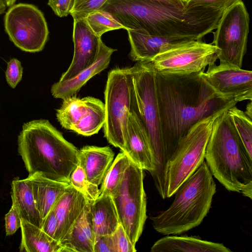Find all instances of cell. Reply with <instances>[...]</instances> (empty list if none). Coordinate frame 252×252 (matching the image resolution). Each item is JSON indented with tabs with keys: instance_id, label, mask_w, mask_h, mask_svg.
I'll list each match as a JSON object with an SVG mask.
<instances>
[{
	"instance_id": "cell-13",
	"label": "cell",
	"mask_w": 252,
	"mask_h": 252,
	"mask_svg": "<svg viewBox=\"0 0 252 252\" xmlns=\"http://www.w3.org/2000/svg\"><path fill=\"white\" fill-rule=\"evenodd\" d=\"M57 118L63 127L85 136L97 133L105 120L104 104L99 99L72 96L63 99L57 110Z\"/></svg>"
},
{
	"instance_id": "cell-41",
	"label": "cell",
	"mask_w": 252,
	"mask_h": 252,
	"mask_svg": "<svg viewBox=\"0 0 252 252\" xmlns=\"http://www.w3.org/2000/svg\"><path fill=\"white\" fill-rule=\"evenodd\" d=\"M245 113L251 119H252V102L250 101L247 104Z\"/></svg>"
},
{
	"instance_id": "cell-16",
	"label": "cell",
	"mask_w": 252,
	"mask_h": 252,
	"mask_svg": "<svg viewBox=\"0 0 252 252\" xmlns=\"http://www.w3.org/2000/svg\"><path fill=\"white\" fill-rule=\"evenodd\" d=\"M131 161L152 174L155 170L154 157L146 131L136 113L132 110L127 121L124 152Z\"/></svg>"
},
{
	"instance_id": "cell-33",
	"label": "cell",
	"mask_w": 252,
	"mask_h": 252,
	"mask_svg": "<svg viewBox=\"0 0 252 252\" xmlns=\"http://www.w3.org/2000/svg\"><path fill=\"white\" fill-rule=\"evenodd\" d=\"M241 0H187L186 6H201L225 11Z\"/></svg>"
},
{
	"instance_id": "cell-24",
	"label": "cell",
	"mask_w": 252,
	"mask_h": 252,
	"mask_svg": "<svg viewBox=\"0 0 252 252\" xmlns=\"http://www.w3.org/2000/svg\"><path fill=\"white\" fill-rule=\"evenodd\" d=\"M89 213L95 237L112 235L120 224L111 195H99L95 200L89 201Z\"/></svg>"
},
{
	"instance_id": "cell-4",
	"label": "cell",
	"mask_w": 252,
	"mask_h": 252,
	"mask_svg": "<svg viewBox=\"0 0 252 252\" xmlns=\"http://www.w3.org/2000/svg\"><path fill=\"white\" fill-rule=\"evenodd\" d=\"M216 190L204 161L178 188L170 206L151 217L154 229L164 235H178L198 226L209 212Z\"/></svg>"
},
{
	"instance_id": "cell-1",
	"label": "cell",
	"mask_w": 252,
	"mask_h": 252,
	"mask_svg": "<svg viewBox=\"0 0 252 252\" xmlns=\"http://www.w3.org/2000/svg\"><path fill=\"white\" fill-rule=\"evenodd\" d=\"M155 77L160 130L167 162L192 126L238 103L234 98L215 91L203 77L201 71L189 74H166L156 71Z\"/></svg>"
},
{
	"instance_id": "cell-27",
	"label": "cell",
	"mask_w": 252,
	"mask_h": 252,
	"mask_svg": "<svg viewBox=\"0 0 252 252\" xmlns=\"http://www.w3.org/2000/svg\"><path fill=\"white\" fill-rule=\"evenodd\" d=\"M131 160L124 152L119 153L113 160L102 182L99 195H111L121 184Z\"/></svg>"
},
{
	"instance_id": "cell-6",
	"label": "cell",
	"mask_w": 252,
	"mask_h": 252,
	"mask_svg": "<svg viewBox=\"0 0 252 252\" xmlns=\"http://www.w3.org/2000/svg\"><path fill=\"white\" fill-rule=\"evenodd\" d=\"M132 69L134 88L132 110L138 116L149 138L155 166L151 174L158 193L164 199L167 161L160 130L156 71L151 62H137Z\"/></svg>"
},
{
	"instance_id": "cell-2",
	"label": "cell",
	"mask_w": 252,
	"mask_h": 252,
	"mask_svg": "<svg viewBox=\"0 0 252 252\" xmlns=\"http://www.w3.org/2000/svg\"><path fill=\"white\" fill-rule=\"evenodd\" d=\"M101 10L128 29L150 34L201 40L215 30L225 11L201 6L180 9L149 0H108Z\"/></svg>"
},
{
	"instance_id": "cell-40",
	"label": "cell",
	"mask_w": 252,
	"mask_h": 252,
	"mask_svg": "<svg viewBox=\"0 0 252 252\" xmlns=\"http://www.w3.org/2000/svg\"><path fill=\"white\" fill-rule=\"evenodd\" d=\"M240 192L245 196L252 198V182L243 187Z\"/></svg>"
},
{
	"instance_id": "cell-9",
	"label": "cell",
	"mask_w": 252,
	"mask_h": 252,
	"mask_svg": "<svg viewBox=\"0 0 252 252\" xmlns=\"http://www.w3.org/2000/svg\"><path fill=\"white\" fill-rule=\"evenodd\" d=\"M143 178V170L131 161L121 184L111 195L120 222L134 246L147 219Z\"/></svg>"
},
{
	"instance_id": "cell-18",
	"label": "cell",
	"mask_w": 252,
	"mask_h": 252,
	"mask_svg": "<svg viewBox=\"0 0 252 252\" xmlns=\"http://www.w3.org/2000/svg\"><path fill=\"white\" fill-rule=\"evenodd\" d=\"M126 31L130 45L129 56L131 60L136 62H150L158 54L171 45L191 40L154 35L140 30L128 29Z\"/></svg>"
},
{
	"instance_id": "cell-21",
	"label": "cell",
	"mask_w": 252,
	"mask_h": 252,
	"mask_svg": "<svg viewBox=\"0 0 252 252\" xmlns=\"http://www.w3.org/2000/svg\"><path fill=\"white\" fill-rule=\"evenodd\" d=\"M152 252H231L223 244L188 236L167 235L157 240Z\"/></svg>"
},
{
	"instance_id": "cell-5",
	"label": "cell",
	"mask_w": 252,
	"mask_h": 252,
	"mask_svg": "<svg viewBox=\"0 0 252 252\" xmlns=\"http://www.w3.org/2000/svg\"><path fill=\"white\" fill-rule=\"evenodd\" d=\"M227 110L214 122L205 159L213 176L227 190L240 192L244 186L252 182V157L237 133Z\"/></svg>"
},
{
	"instance_id": "cell-15",
	"label": "cell",
	"mask_w": 252,
	"mask_h": 252,
	"mask_svg": "<svg viewBox=\"0 0 252 252\" xmlns=\"http://www.w3.org/2000/svg\"><path fill=\"white\" fill-rule=\"evenodd\" d=\"M74 54L72 62L59 81L71 79L95 61L101 37L91 30L84 18H73Z\"/></svg>"
},
{
	"instance_id": "cell-10",
	"label": "cell",
	"mask_w": 252,
	"mask_h": 252,
	"mask_svg": "<svg viewBox=\"0 0 252 252\" xmlns=\"http://www.w3.org/2000/svg\"><path fill=\"white\" fill-rule=\"evenodd\" d=\"M219 49L201 40L183 41L156 56L151 62L155 70L166 74H189L204 70L218 59Z\"/></svg>"
},
{
	"instance_id": "cell-32",
	"label": "cell",
	"mask_w": 252,
	"mask_h": 252,
	"mask_svg": "<svg viewBox=\"0 0 252 252\" xmlns=\"http://www.w3.org/2000/svg\"><path fill=\"white\" fill-rule=\"evenodd\" d=\"M115 252H135L133 245L122 225L120 224L111 235Z\"/></svg>"
},
{
	"instance_id": "cell-25",
	"label": "cell",
	"mask_w": 252,
	"mask_h": 252,
	"mask_svg": "<svg viewBox=\"0 0 252 252\" xmlns=\"http://www.w3.org/2000/svg\"><path fill=\"white\" fill-rule=\"evenodd\" d=\"M11 195L21 218L41 228L43 220L36 206L29 178L13 180Z\"/></svg>"
},
{
	"instance_id": "cell-34",
	"label": "cell",
	"mask_w": 252,
	"mask_h": 252,
	"mask_svg": "<svg viewBox=\"0 0 252 252\" xmlns=\"http://www.w3.org/2000/svg\"><path fill=\"white\" fill-rule=\"evenodd\" d=\"M22 74L21 62L16 58L11 59L7 63L5 77L7 83L12 88L14 89L20 82Z\"/></svg>"
},
{
	"instance_id": "cell-17",
	"label": "cell",
	"mask_w": 252,
	"mask_h": 252,
	"mask_svg": "<svg viewBox=\"0 0 252 252\" xmlns=\"http://www.w3.org/2000/svg\"><path fill=\"white\" fill-rule=\"evenodd\" d=\"M116 51V49L106 45L101 38L94 63L73 78L64 81H59L54 84L51 89L53 97L63 100L74 96L88 81L108 67L111 56Z\"/></svg>"
},
{
	"instance_id": "cell-38",
	"label": "cell",
	"mask_w": 252,
	"mask_h": 252,
	"mask_svg": "<svg viewBox=\"0 0 252 252\" xmlns=\"http://www.w3.org/2000/svg\"><path fill=\"white\" fill-rule=\"evenodd\" d=\"M94 252H115L111 235L96 236Z\"/></svg>"
},
{
	"instance_id": "cell-43",
	"label": "cell",
	"mask_w": 252,
	"mask_h": 252,
	"mask_svg": "<svg viewBox=\"0 0 252 252\" xmlns=\"http://www.w3.org/2000/svg\"><path fill=\"white\" fill-rule=\"evenodd\" d=\"M17 0H3L6 6H10L14 4Z\"/></svg>"
},
{
	"instance_id": "cell-3",
	"label": "cell",
	"mask_w": 252,
	"mask_h": 252,
	"mask_svg": "<svg viewBox=\"0 0 252 252\" xmlns=\"http://www.w3.org/2000/svg\"><path fill=\"white\" fill-rule=\"evenodd\" d=\"M18 146L29 175L38 173L70 183V174L78 165L79 150L48 120L25 123L18 136Z\"/></svg>"
},
{
	"instance_id": "cell-36",
	"label": "cell",
	"mask_w": 252,
	"mask_h": 252,
	"mask_svg": "<svg viewBox=\"0 0 252 252\" xmlns=\"http://www.w3.org/2000/svg\"><path fill=\"white\" fill-rule=\"evenodd\" d=\"M74 0H48L47 4L54 13L59 17H63L70 14Z\"/></svg>"
},
{
	"instance_id": "cell-29",
	"label": "cell",
	"mask_w": 252,
	"mask_h": 252,
	"mask_svg": "<svg viewBox=\"0 0 252 252\" xmlns=\"http://www.w3.org/2000/svg\"><path fill=\"white\" fill-rule=\"evenodd\" d=\"M93 32L98 37L108 32L125 27L111 13L101 10L89 13L84 18Z\"/></svg>"
},
{
	"instance_id": "cell-31",
	"label": "cell",
	"mask_w": 252,
	"mask_h": 252,
	"mask_svg": "<svg viewBox=\"0 0 252 252\" xmlns=\"http://www.w3.org/2000/svg\"><path fill=\"white\" fill-rule=\"evenodd\" d=\"M108 0H74L70 12L73 18H85L89 13L100 10Z\"/></svg>"
},
{
	"instance_id": "cell-8",
	"label": "cell",
	"mask_w": 252,
	"mask_h": 252,
	"mask_svg": "<svg viewBox=\"0 0 252 252\" xmlns=\"http://www.w3.org/2000/svg\"><path fill=\"white\" fill-rule=\"evenodd\" d=\"M132 67L116 68L108 74L105 95L104 135L108 141L124 152L128 115L133 98Z\"/></svg>"
},
{
	"instance_id": "cell-39",
	"label": "cell",
	"mask_w": 252,
	"mask_h": 252,
	"mask_svg": "<svg viewBox=\"0 0 252 252\" xmlns=\"http://www.w3.org/2000/svg\"><path fill=\"white\" fill-rule=\"evenodd\" d=\"M159 2L164 5L171 6L180 9L184 8L186 6L187 0H149Z\"/></svg>"
},
{
	"instance_id": "cell-11",
	"label": "cell",
	"mask_w": 252,
	"mask_h": 252,
	"mask_svg": "<svg viewBox=\"0 0 252 252\" xmlns=\"http://www.w3.org/2000/svg\"><path fill=\"white\" fill-rule=\"evenodd\" d=\"M249 23V14L242 0L224 12L213 32L212 43L220 50V63L242 68L247 48Z\"/></svg>"
},
{
	"instance_id": "cell-20",
	"label": "cell",
	"mask_w": 252,
	"mask_h": 252,
	"mask_svg": "<svg viewBox=\"0 0 252 252\" xmlns=\"http://www.w3.org/2000/svg\"><path fill=\"white\" fill-rule=\"evenodd\" d=\"M114 153L108 147L86 146L79 150V163L88 180L99 186L111 165Z\"/></svg>"
},
{
	"instance_id": "cell-35",
	"label": "cell",
	"mask_w": 252,
	"mask_h": 252,
	"mask_svg": "<svg viewBox=\"0 0 252 252\" xmlns=\"http://www.w3.org/2000/svg\"><path fill=\"white\" fill-rule=\"evenodd\" d=\"M6 236L14 234L21 226V218L16 206L13 203L9 212L5 216Z\"/></svg>"
},
{
	"instance_id": "cell-30",
	"label": "cell",
	"mask_w": 252,
	"mask_h": 252,
	"mask_svg": "<svg viewBox=\"0 0 252 252\" xmlns=\"http://www.w3.org/2000/svg\"><path fill=\"white\" fill-rule=\"evenodd\" d=\"M69 182L70 184L81 192L89 201L95 200L100 195L98 186L88 180L85 172L79 165L71 173Z\"/></svg>"
},
{
	"instance_id": "cell-37",
	"label": "cell",
	"mask_w": 252,
	"mask_h": 252,
	"mask_svg": "<svg viewBox=\"0 0 252 252\" xmlns=\"http://www.w3.org/2000/svg\"><path fill=\"white\" fill-rule=\"evenodd\" d=\"M41 229L49 236L56 240L58 223L52 209L43 220Z\"/></svg>"
},
{
	"instance_id": "cell-42",
	"label": "cell",
	"mask_w": 252,
	"mask_h": 252,
	"mask_svg": "<svg viewBox=\"0 0 252 252\" xmlns=\"http://www.w3.org/2000/svg\"><path fill=\"white\" fill-rule=\"evenodd\" d=\"M6 6L3 0H0V15L4 13Z\"/></svg>"
},
{
	"instance_id": "cell-12",
	"label": "cell",
	"mask_w": 252,
	"mask_h": 252,
	"mask_svg": "<svg viewBox=\"0 0 252 252\" xmlns=\"http://www.w3.org/2000/svg\"><path fill=\"white\" fill-rule=\"evenodd\" d=\"M4 25L10 40L25 52L42 51L49 38L43 13L31 4L19 3L10 6L4 15Z\"/></svg>"
},
{
	"instance_id": "cell-26",
	"label": "cell",
	"mask_w": 252,
	"mask_h": 252,
	"mask_svg": "<svg viewBox=\"0 0 252 252\" xmlns=\"http://www.w3.org/2000/svg\"><path fill=\"white\" fill-rule=\"evenodd\" d=\"M21 252H66L59 242L40 228L21 219Z\"/></svg>"
},
{
	"instance_id": "cell-28",
	"label": "cell",
	"mask_w": 252,
	"mask_h": 252,
	"mask_svg": "<svg viewBox=\"0 0 252 252\" xmlns=\"http://www.w3.org/2000/svg\"><path fill=\"white\" fill-rule=\"evenodd\" d=\"M227 112L237 133L252 157V119L236 105L228 109Z\"/></svg>"
},
{
	"instance_id": "cell-23",
	"label": "cell",
	"mask_w": 252,
	"mask_h": 252,
	"mask_svg": "<svg viewBox=\"0 0 252 252\" xmlns=\"http://www.w3.org/2000/svg\"><path fill=\"white\" fill-rule=\"evenodd\" d=\"M28 177L37 209L43 220L70 183L53 180L38 173L29 175Z\"/></svg>"
},
{
	"instance_id": "cell-14",
	"label": "cell",
	"mask_w": 252,
	"mask_h": 252,
	"mask_svg": "<svg viewBox=\"0 0 252 252\" xmlns=\"http://www.w3.org/2000/svg\"><path fill=\"white\" fill-rule=\"evenodd\" d=\"M205 79L218 93L238 102L252 100V72L229 64L220 63L201 71Z\"/></svg>"
},
{
	"instance_id": "cell-19",
	"label": "cell",
	"mask_w": 252,
	"mask_h": 252,
	"mask_svg": "<svg viewBox=\"0 0 252 252\" xmlns=\"http://www.w3.org/2000/svg\"><path fill=\"white\" fill-rule=\"evenodd\" d=\"M88 202L85 196L70 184L52 209L57 220L58 241L71 228Z\"/></svg>"
},
{
	"instance_id": "cell-22",
	"label": "cell",
	"mask_w": 252,
	"mask_h": 252,
	"mask_svg": "<svg viewBox=\"0 0 252 252\" xmlns=\"http://www.w3.org/2000/svg\"><path fill=\"white\" fill-rule=\"evenodd\" d=\"M95 235L89 213V201L59 243L66 252H94Z\"/></svg>"
},
{
	"instance_id": "cell-7",
	"label": "cell",
	"mask_w": 252,
	"mask_h": 252,
	"mask_svg": "<svg viewBox=\"0 0 252 252\" xmlns=\"http://www.w3.org/2000/svg\"><path fill=\"white\" fill-rule=\"evenodd\" d=\"M223 112L197 122L179 142L166 165V198L174 194L178 188L204 161L206 148L214 122Z\"/></svg>"
}]
</instances>
